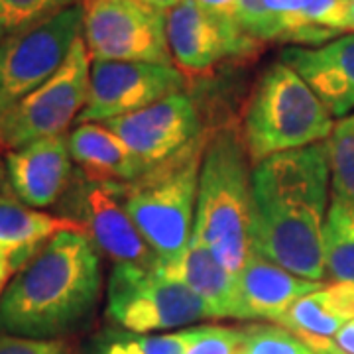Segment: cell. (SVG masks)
Returning <instances> with one entry per match:
<instances>
[{
    "instance_id": "cell-1",
    "label": "cell",
    "mask_w": 354,
    "mask_h": 354,
    "mask_svg": "<svg viewBox=\"0 0 354 354\" xmlns=\"http://www.w3.org/2000/svg\"><path fill=\"white\" fill-rule=\"evenodd\" d=\"M330 169L325 142L252 167V250L291 274L325 281L323 227Z\"/></svg>"
},
{
    "instance_id": "cell-2",
    "label": "cell",
    "mask_w": 354,
    "mask_h": 354,
    "mask_svg": "<svg viewBox=\"0 0 354 354\" xmlns=\"http://www.w3.org/2000/svg\"><path fill=\"white\" fill-rule=\"evenodd\" d=\"M101 254L81 228L55 232L14 274L0 297V333L57 341L99 304Z\"/></svg>"
},
{
    "instance_id": "cell-3",
    "label": "cell",
    "mask_w": 354,
    "mask_h": 354,
    "mask_svg": "<svg viewBox=\"0 0 354 354\" xmlns=\"http://www.w3.org/2000/svg\"><path fill=\"white\" fill-rule=\"evenodd\" d=\"M234 130L209 136L203 153L193 236L230 274H239L252 252V169Z\"/></svg>"
},
{
    "instance_id": "cell-4",
    "label": "cell",
    "mask_w": 354,
    "mask_h": 354,
    "mask_svg": "<svg viewBox=\"0 0 354 354\" xmlns=\"http://www.w3.org/2000/svg\"><path fill=\"white\" fill-rule=\"evenodd\" d=\"M333 116L290 65H270L244 111L242 144L254 165L272 156L327 142Z\"/></svg>"
},
{
    "instance_id": "cell-5",
    "label": "cell",
    "mask_w": 354,
    "mask_h": 354,
    "mask_svg": "<svg viewBox=\"0 0 354 354\" xmlns=\"http://www.w3.org/2000/svg\"><path fill=\"white\" fill-rule=\"evenodd\" d=\"M209 136L164 164L146 169L138 179L124 183V201L144 241L160 262H171L193 236L199 174Z\"/></svg>"
},
{
    "instance_id": "cell-6",
    "label": "cell",
    "mask_w": 354,
    "mask_h": 354,
    "mask_svg": "<svg viewBox=\"0 0 354 354\" xmlns=\"http://www.w3.org/2000/svg\"><path fill=\"white\" fill-rule=\"evenodd\" d=\"M88 83L91 57L81 36L55 75L0 114V150L12 152L30 142L65 134L87 104Z\"/></svg>"
},
{
    "instance_id": "cell-7",
    "label": "cell",
    "mask_w": 354,
    "mask_h": 354,
    "mask_svg": "<svg viewBox=\"0 0 354 354\" xmlns=\"http://www.w3.org/2000/svg\"><path fill=\"white\" fill-rule=\"evenodd\" d=\"M106 317L120 329L152 335L213 319L209 307L185 286L158 270L114 266L106 290Z\"/></svg>"
},
{
    "instance_id": "cell-8",
    "label": "cell",
    "mask_w": 354,
    "mask_h": 354,
    "mask_svg": "<svg viewBox=\"0 0 354 354\" xmlns=\"http://www.w3.org/2000/svg\"><path fill=\"white\" fill-rule=\"evenodd\" d=\"M81 6L91 62L174 65L165 12L140 0H83Z\"/></svg>"
},
{
    "instance_id": "cell-9",
    "label": "cell",
    "mask_w": 354,
    "mask_h": 354,
    "mask_svg": "<svg viewBox=\"0 0 354 354\" xmlns=\"http://www.w3.org/2000/svg\"><path fill=\"white\" fill-rule=\"evenodd\" d=\"M81 36V4L6 34L0 41V114L55 75Z\"/></svg>"
},
{
    "instance_id": "cell-10",
    "label": "cell",
    "mask_w": 354,
    "mask_h": 354,
    "mask_svg": "<svg viewBox=\"0 0 354 354\" xmlns=\"http://www.w3.org/2000/svg\"><path fill=\"white\" fill-rule=\"evenodd\" d=\"M124 183L91 181L87 177L71 185L65 211L69 221L81 228L97 250L106 254L114 266H134L158 270L160 258L144 241L124 201Z\"/></svg>"
},
{
    "instance_id": "cell-11",
    "label": "cell",
    "mask_w": 354,
    "mask_h": 354,
    "mask_svg": "<svg viewBox=\"0 0 354 354\" xmlns=\"http://www.w3.org/2000/svg\"><path fill=\"white\" fill-rule=\"evenodd\" d=\"M183 91L185 75L174 65L91 62L88 99L77 124H102L138 113Z\"/></svg>"
},
{
    "instance_id": "cell-12",
    "label": "cell",
    "mask_w": 354,
    "mask_h": 354,
    "mask_svg": "<svg viewBox=\"0 0 354 354\" xmlns=\"http://www.w3.org/2000/svg\"><path fill=\"white\" fill-rule=\"evenodd\" d=\"M165 32L174 64L183 75L211 73L225 62L252 57L262 46L241 26L207 12L195 0H181L165 12Z\"/></svg>"
},
{
    "instance_id": "cell-13",
    "label": "cell",
    "mask_w": 354,
    "mask_h": 354,
    "mask_svg": "<svg viewBox=\"0 0 354 354\" xmlns=\"http://www.w3.org/2000/svg\"><path fill=\"white\" fill-rule=\"evenodd\" d=\"M122 140L144 165V171L164 164L205 136L197 104L177 93L138 113L102 122Z\"/></svg>"
},
{
    "instance_id": "cell-14",
    "label": "cell",
    "mask_w": 354,
    "mask_h": 354,
    "mask_svg": "<svg viewBox=\"0 0 354 354\" xmlns=\"http://www.w3.org/2000/svg\"><path fill=\"white\" fill-rule=\"evenodd\" d=\"M4 165L14 195L34 209L55 205L73 179V158L65 134L36 140L6 152Z\"/></svg>"
},
{
    "instance_id": "cell-15",
    "label": "cell",
    "mask_w": 354,
    "mask_h": 354,
    "mask_svg": "<svg viewBox=\"0 0 354 354\" xmlns=\"http://www.w3.org/2000/svg\"><path fill=\"white\" fill-rule=\"evenodd\" d=\"M279 62L304 79L330 116L354 111V34H344L317 48L290 46Z\"/></svg>"
},
{
    "instance_id": "cell-16",
    "label": "cell",
    "mask_w": 354,
    "mask_h": 354,
    "mask_svg": "<svg viewBox=\"0 0 354 354\" xmlns=\"http://www.w3.org/2000/svg\"><path fill=\"white\" fill-rule=\"evenodd\" d=\"M323 286L325 281L299 278L252 250L236 274L234 319H266L278 323L295 301Z\"/></svg>"
},
{
    "instance_id": "cell-17",
    "label": "cell",
    "mask_w": 354,
    "mask_h": 354,
    "mask_svg": "<svg viewBox=\"0 0 354 354\" xmlns=\"http://www.w3.org/2000/svg\"><path fill=\"white\" fill-rule=\"evenodd\" d=\"M158 272L193 291L209 307L213 319H234L236 274H230L195 236H191L187 248L176 260L160 262Z\"/></svg>"
},
{
    "instance_id": "cell-18",
    "label": "cell",
    "mask_w": 354,
    "mask_h": 354,
    "mask_svg": "<svg viewBox=\"0 0 354 354\" xmlns=\"http://www.w3.org/2000/svg\"><path fill=\"white\" fill-rule=\"evenodd\" d=\"M69 152L91 181L130 183L144 174L138 158L104 124H77L69 134Z\"/></svg>"
},
{
    "instance_id": "cell-19",
    "label": "cell",
    "mask_w": 354,
    "mask_h": 354,
    "mask_svg": "<svg viewBox=\"0 0 354 354\" xmlns=\"http://www.w3.org/2000/svg\"><path fill=\"white\" fill-rule=\"evenodd\" d=\"M354 319V283H325L295 301L278 325L297 335L305 344L329 341Z\"/></svg>"
},
{
    "instance_id": "cell-20",
    "label": "cell",
    "mask_w": 354,
    "mask_h": 354,
    "mask_svg": "<svg viewBox=\"0 0 354 354\" xmlns=\"http://www.w3.org/2000/svg\"><path fill=\"white\" fill-rule=\"evenodd\" d=\"M75 227L69 218L48 215L22 203L8 187L0 193V246L16 254L20 264L32 258L51 236Z\"/></svg>"
},
{
    "instance_id": "cell-21",
    "label": "cell",
    "mask_w": 354,
    "mask_h": 354,
    "mask_svg": "<svg viewBox=\"0 0 354 354\" xmlns=\"http://www.w3.org/2000/svg\"><path fill=\"white\" fill-rule=\"evenodd\" d=\"M323 256L333 281L354 283V203L330 197L323 227Z\"/></svg>"
},
{
    "instance_id": "cell-22",
    "label": "cell",
    "mask_w": 354,
    "mask_h": 354,
    "mask_svg": "<svg viewBox=\"0 0 354 354\" xmlns=\"http://www.w3.org/2000/svg\"><path fill=\"white\" fill-rule=\"evenodd\" d=\"M197 329L191 327L165 335L109 329L93 341L88 354H185L197 337Z\"/></svg>"
},
{
    "instance_id": "cell-23",
    "label": "cell",
    "mask_w": 354,
    "mask_h": 354,
    "mask_svg": "<svg viewBox=\"0 0 354 354\" xmlns=\"http://www.w3.org/2000/svg\"><path fill=\"white\" fill-rule=\"evenodd\" d=\"M325 146L329 156L333 197L354 203V113L335 122Z\"/></svg>"
},
{
    "instance_id": "cell-24",
    "label": "cell",
    "mask_w": 354,
    "mask_h": 354,
    "mask_svg": "<svg viewBox=\"0 0 354 354\" xmlns=\"http://www.w3.org/2000/svg\"><path fill=\"white\" fill-rule=\"evenodd\" d=\"M241 354H313V351L286 327L260 323L242 329Z\"/></svg>"
},
{
    "instance_id": "cell-25",
    "label": "cell",
    "mask_w": 354,
    "mask_h": 354,
    "mask_svg": "<svg viewBox=\"0 0 354 354\" xmlns=\"http://www.w3.org/2000/svg\"><path fill=\"white\" fill-rule=\"evenodd\" d=\"M79 4L83 0H0V22L10 34Z\"/></svg>"
},
{
    "instance_id": "cell-26",
    "label": "cell",
    "mask_w": 354,
    "mask_h": 354,
    "mask_svg": "<svg viewBox=\"0 0 354 354\" xmlns=\"http://www.w3.org/2000/svg\"><path fill=\"white\" fill-rule=\"evenodd\" d=\"M239 22L246 36L258 44L279 41V28L276 18L268 10L264 0H241Z\"/></svg>"
},
{
    "instance_id": "cell-27",
    "label": "cell",
    "mask_w": 354,
    "mask_h": 354,
    "mask_svg": "<svg viewBox=\"0 0 354 354\" xmlns=\"http://www.w3.org/2000/svg\"><path fill=\"white\" fill-rule=\"evenodd\" d=\"M242 346V329L234 327H199L197 337L185 354H239Z\"/></svg>"
},
{
    "instance_id": "cell-28",
    "label": "cell",
    "mask_w": 354,
    "mask_h": 354,
    "mask_svg": "<svg viewBox=\"0 0 354 354\" xmlns=\"http://www.w3.org/2000/svg\"><path fill=\"white\" fill-rule=\"evenodd\" d=\"M0 354H71V348L64 339L38 341L0 333Z\"/></svg>"
},
{
    "instance_id": "cell-29",
    "label": "cell",
    "mask_w": 354,
    "mask_h": 354,
    "mask_svg": "<svg viewBox=\"0 0 354 354\" xmlns=\"http://www.w3.org/2000/svg\"><path fill=\"white\" fill-rule=\"evenodd\" d=\"M199 6H203L207 12L215 14L218 18L239 24V8H241V0H195Z\"/></svg>"
},
{
    "instance_id": "cell-30",
    "label": "cell",
    "mask_w": 354,
    "mask_h": 354,
    "mask_svg": "<svg viewBox=\"0 0 354 354\" xmlns=\"http://www.w3.org/2000/svg\"><path fill=\"white\" fill-rule=\"evenodd\" d=\"M333 346L342 354H354V319L351 323H346L333 339Z\"/></svg>"
},
{
    "instance_id": "cell-31",
    "label": "cell",
    "mask_w": 354,
    "mask_h": 354,
    "mask_svg": "<svg viewBox=\"0 0 354 354\" xmlns=\"http://www.w3.org/2000/svg\"><path fill=\"white\" fill-rule=\"evenodd\" d=\"M20 260L16 258V254L0 246V281L8 283L12 278L14 270H20Z\"/></svg>"
},
{
    "instance_id": "cell-32",
    "label": "cell",
    "mask_w": 354,
    "mask_h": 354,
    "mask_svg": "<svg viewBox=\"0 0 354 354\" xmlns=\"http://www.w3.org/2000/svg\"><path fill=\"white\" fill-rule=\"evenodd\" d=\"M311 351H313V354H342L339 353L335 346H333V342L329 341H317V342H311V344H307Z\"/></svg>"
},
{
    "instance_id": "cell-33",
    "label": "cell",
    "mask_w": 354,
    "mask_h": 354,
    "mask_svg": "<svg viewBox=\"0 0 354 354\" xmlns=\"http://www.w3.org/2000/svg\"><path fill=\"white\" fill-rule=\"evenodd\" d=\"M181 0H150V4H152L153 8H158V10H162V12H167V10H171L174 6H177Z\"/></svg>"
},
{
    "instance_id": "cell-34",
    "label": "cell",
    "mask_w": 354,
    "mask_h": 354,
    "mask_svg": "<svg viewBox=\"0 0 354 354\" xmlns=\"http://www.w3.org/2000/svg\"><path fill=\"white\" fill-rule=\"evenodd\" d=\"M8 187H10V183H8V176H6V165L2 164V160H0V193L6 191Z\"/></svg>"
},
{
    "instance_id": "cell-35",
    "label": "cell",
    "mask_w": 354,
    "mask_h": 354,
    "mask_svg": "<svg viewBox=\"0 0 354 354\" xmlns=\"http://www.w3.org/2000/svg\"><path fill=\"white\" fill-rule=\"evenodd\" d=\"M6 34H8V32H6V28H4V26H2V22H0V41L6 38Z\"/></svg>"
},
{
    "instance_id": "cell-36",
    "label": "cell",
    "mask_w": 354,
    "mask_h": 354,
    "mask_svg": "<svg viewBox=\"0 0 354 354\" xmlns=\"http://www.w3.org/2000/svg\"><path fill=\"white\" fill-rule=\"evenodd\" d=\"M4 288H6V283H2V281H0V297H2V291H4Z\"/></svg>"
},
{
    "instance_id": "cell-37",
    "label": "cell",
    "mask_w": 354,
    "mask_h": 354,
    "mask_svg": "<svg viewBox=\"0 0 354 354\" xmlns=\"http://www.w3.org/2000/svg\"><path fill=\"white\" fill-rule=\"evenodd\" d=\"M353 34H354V0H353Z\"/></svg>"
},
{
    "instance_id": "cell-38",
    "label": "cell",
    "mask_w": 354,
    "mask_h": 354,
    "mask_svg": "<svg viewBox=\"0 0 354 354\" xmlns=\"http://www.w3.org/2000/svg\"><path fill=\"white\" fill-rule=\"evenodd\" d=\"M140 2H146V4H150V0H140ZM152 6V4H150Z\"/></svg>"
},
{
    "instance_id": "cell-39",
    "label": "cell",
    "mask_w": 354,
    "mask_h": 354,
    "mask_svg": "<svg viewBox=\"0 0 354 354\" xmlns=\"http://www.w3.org/2000/svg\"><path fill=\"white\" fill-rule=\"evenodd\" d=\"M239 354H241V353H239Z\"/></svg>"
}]
</instances>
